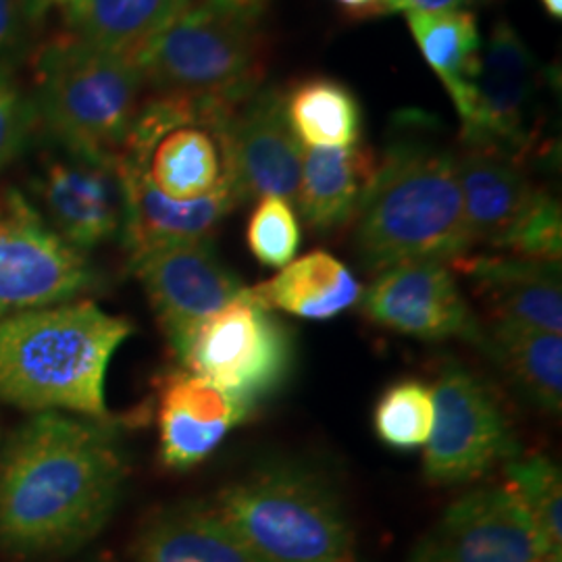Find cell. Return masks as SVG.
I'll use <instances>...</instances> for the list:
<instances>
[{"mask_svg": "<svg viewBox=\"0 0 562 562\" xmlns=\"http://www.w3.org/2000/svg\"><path fill=\"white\" fill-rule=\"evenodd\" d=\"M359 302L369 322L394 334L427 341L457 338L482 346L483 325L446 262H402L380 271Z\"/></svg>", "mask_w": 562, "mask_h": 562, "instance_id": "obj_14", "label": "cell"}, {"mask_svg": "<svg viewBox=\"0 0 562 562\" xmlns=\"http://www.w3.org/2000/svg\"><path fill=\"white\" fill-rule=\"evenodd\" d=\"M467 234L475 246L503 248L510 232L538 199V188L522 169L521 157L485 146H464L457 155Z\"/></svg>", "mask_w": 562, "mask_h": 562, "instance_id": "obj_18", "label": "cell"}, {"mask_svg": "<svg viewBox=\"0 0 562 562\" xmlns=\"http://www.w3.org/2000/svg\"><path fill=\"white\" fill-rule=\"evenodd\" d=\"M423 59L442 80L459 117L471 99V83L480 71L482 34L471 11L404 13Z\"/></svg>", "mask_w": 562, "mask_h": 562, "instance_id": "obj_25", "label": "cell"}, {"mask_svg": "<svg viewBox=\"0 0 562 562\" xmlns=\"http://www.w3.org/2000/svg\"><path fill=\"white\" fill-rule=\"evenodd\" d=\"M229 181L238 201L278 196L296 204L302 146L283 113V94L259 88L225 125Z\"/></svg>", "mask_w": 562, "mask_h": 562, "instance_id": "obj_15", "label": "cell"}, {"mask_svg": "<svg viewBox=\"0 0 562 562\" xmlns=\"http://www.w3.org/2000/svg\"><path fill=\"white\" fill-rule=\"evenodd\" d=\"M176 357L183 361L202 323L234 301L244 285L211 241L167 244L130 257Z\"/></svg>", "mask_w": 562, "mask_h": 562, "instance_id": "obj_11", "label": "cell"}, {"mask_svg": "<svg viewBox=\"0 0 562 562\" xmlns=\"http://www.w3.org/2000/svg\"><path fill=\"white\" fill-rule=\"evenodd\" d=\"M117 171L125 202L121 234L130 257L167 244L211 241L240 204L232 188H222L196 201H173L138 173L121 167Z\"/></svg>", "mask_w": 562, "mask_h": 562, "instance_id": "obj_19", "label": "cell"}, {"mask_svg": "<svg viewBox=\"0 0 562 562\" xmlns=\"http://www.w3.org/2000/svg\"><path fill=\"white\" fill-rule=\"evenodd\" d=\"M375 155L367 146L304 148L296 209L317 232H336L355 222L375 173Z\"/></svg>", "mask_w": 562, "mask_h": 562, "instance_id": "obj_22", "label": "cell"}, {"mask_svg": "<svg viewBox=\"0 0 562 562\" xmlns=\"http://www.w3.org/2000/svg\"><path fill=\"white\" fill-rule=\"evenodd\" d=\"M241 102L183 92L153 94L134 115L117 167L138 173L173 201H196L232 188L225 125Z\"/></svg>", "mask_w": 562, "mask_h": 562, "instance_id": "obj_7", "label": "cell"}, {"mask_svg": "<svg viewBox=\"0 0 562 562\" xmlns=\"http://www.w3.org/2000/svg\"><path fill=\"white\" fill-rule=\"evenodd\" d=\"M434 390L417 380L390 385L373 408V429L394 450H417L434 429Z\"/></svg>", "mask_w": 562, "mask_h": 562, "instance_id": "obj_28", "label": "cell"}, {"mask_svg": "<svg viewBox=\"0 0 562 562\" xmlns=\"http://www.w3.org/2000/svg\"><path fill=\"white\" fill-rule=\"evenodd\" d=\"M302 234L296 206L278 196L257 201V206L246 225V244L257 261L283 269L296 259Z\"/></svg>", "mask_w": 562, "mask_h": 562, "instance_id": "obj_30", "label": "cell"}, {"mask_svg": "<svg viewBox=\"0 0 562 562\" xmlns=\"http://www.w3.org/2000/svg\"><path fill=\"white\" fill-rule=\"evenodd\" d=\"M252 292L276 313L327 322L359 304L362 285L340 259L315 250L285 265L276 278L255 285Z\"/></svg>", "mask_w": 562, "mask_h": 562, "instance_id": "obj_23", "label": "cell"}, {"mask_svg": "<svg viewBox=\"0 0 562 562\" xmlns=\"http://www.w3.org/2000/svg\"><path fill=\"white\" fill-rule=\"evenodd\" d=\"M475 0H390L392 13H443L467 11Z\"/></svg>", "mask_w": 562, "mask_h": 562, "instance_id": "obj_34", "label": "cell"}, {"mask_svg": "<svg viewBox=\"0 0 562 562\" xmlns=\"http://www.w3.org/2000/svg\"><path fill=\"white\" fill-rule=\"evenodd\" d=\"M540 562H562V552H550Z\"/></svg>", "mask_w": 562, "mask_h": 562, "instance_id": "obj_38", "label": "cell"}, {"mask_svg": "<svg viewBox=\"0 0 562 562\" xmlns=\"http://www.w3.org/2000/svg\"><path fill=\"white\" fill-rule=\"evenodd\" d=\"M288 125L304 148H350L361 140L362 111L338 80L306 78L283 94Z\"/></svg>", "mask_w": 562, "mask_h": 562, "instance_id": "obj_26", "label": "cell"}, {"mask_svg": "<svg viewBox=\"0 0 562 562\" xmlns=\"http://www.w3.org/2000/svg\"><path fill=\"white\" fill-rule=\"evenodd\" d=\"M540 63L508 21H498L483 42L480 71L462 113L464 146L498 148L521 157L527 121L540 88Z\"/></svg>", "mask_w": 562, "mask_h": 562, "instance_id": "obj_13", "label": "cell"}, {"mask_svg": "<svg viewBox=\"0 0 562 562\" xmlns=\"http://www.w3.org/2000/svg\"><path fill=\"white\" fill-rule=\"evenodd\" d=\"M454 267L473 281L494 322L562 334L561 262L467 257Z\"/></svg>", "mask_w": 562, "mask_h": 562, "instance_id": "obj_20", "label": "cell"}, {"mask_svg": "<svg viewBox=\"0 0 562 562\" xmlns=\"http://www.w3.org/2000/svg\"><path fill=\"white\" fill-rule=\"evenodd\" d=\"M542 2L543 11L554 18V20H562V0H540Z\"/></svg>", "mask_w": 562, "mask_h": 562, "instance_id": "obj_37", "label": "cell"}, {"mask_svg": "<svg viewBox=\"0 0 562 562\" xmlns=\"http://www.w3.org/2000/svg\"><path fill=\"white\" fill-rule=\"evenodd\" d=\"M504 485L529 510L548 543L554 550H562L561 469L546 454H519L504 464Z\"/></svg>", "mask_w": 562, "mask_h": 562, "instance_id": "obj_29", "label": "cell"}, {"mask_svg": "<svg viewBox=\"0 0 562 562\" xmlns=\"http://www.w3.org/2000/svg\"><path fill=\"white\" fill-rule=\"evenodd\" d=\"M48 0H0V71H15L41 30Z\"/></svg>", "mask_w": 562, "mask_h": 562, "instance_id": "obj_33", "label": "cell"}, {"mask_svg": "<svg viewBox=\"0 0 562 562\" xmlns=\"http://www.w3.org/2000/svg\"><path fill=\"white\" fill-rule=\"evenodd\" d=\"M99 283L86 255L63 240L15 190L0 192V319L80 301Z\"/></svg>", "mask_w": 562, "mask_h": 562, "instance_id": "obj_10", "label": "cell"}, {"mask_svg": "<svg viewBox=\"0 0 562 562\" xmlns=\"http://www.w3.org/2000/svg\"><path fill=\"white\" fill-rule=\"evenodd\" d=\"M213 504L257 562H359L336 487L302 462L261 464L225 485Z\"/></svg>", "mask_w": 562, "mask_h": 562, "instance_id": "obj_4", "label": "cell"}, {"mask_svg": "<svg viewBox=\"0 0 562 562\" xmlns=\"http://www.w3.org/2000/svg\"><path fill=\"white\" fill-rule=\"evenodd\" d=\"M36 127L34 99L15 80V71H0V171L27 148Z\"/></svg>", "mask_w": 562, "mask_h": 562, "instance_id": "obj_32", "label": "cell"}, {"mask_svg": "<svg viewBox=\"0 0 562 562\" xmlns=\"http://www.w3.org/2000/svg\"><path fill=\"white\" fill-rule=\"evenodd\" d=\"M181 362L255 411L290 380L296 344L280 315L244 285L202 323Z\"/></svg>", "mask_w": 562, "mask_h": 562, "instance_id": "obj_8", "label": "cell"}, {"mask_svg": "<svg viewBox=\"0 0 562 562\" xmlns=\"http://www.w3.org/2000/svg\"><path fill=\"white\" fill-rule=\"evenodd\" d=\"M554 550L506 485L467 492L443 510L411 562H540Z\"/></svg>", "mask_w": 562, "mask_h": 562, "instance_id": "obj_12", "label": "cell"}, {"mask_svg": "<svg viewBox=\"0 0 562 562\" xmlns=\"http://www.w3.org/2000/svg\"><path fill=\"white\" fill-rule=\"evenodd\" d=\"M250 415L252 408L217 383L188 369L171 375L159 404V446L165 467L188 471L201 464Z\"/></svg>", "mask_w": 562, "mask_h": 562, "instance_id": "obj_17", "label": "cell"}, {"mask_svg": "<svg viewBox=\"0 0 562 562\" xmlns=\"http://www.w3.org/2000/svg\"><path fill=\"white\" fill-rule=\"evenodd\" d=\"M522 396L546 413L562 408V336L492 322L480 346Z\"/></svg>", "mask_w": 562, "mask_h": 562, "instance_id": "obj_24", "label": "cell"}, {"mask_svg": "<svg viewBox=\"0 0 562 562\" xmlns=\"http://www.w3.org/2000/svg\"><path fill=\"white\" fill-rule=\"evenodd\" d=\"M209 2H215V4H222L227 9H234V11H240L246 15H252V18H259L262 11L267 9L269 0H209Z\"/></svg>", "mask_w": 562, "mask_h": 562, "instance_id": "obj_36", "label": "cell"}, {"mask_svg": "<svg viewBox=\"0 0 562 562\" xmlns=\"http://www.w3.org/2000/svg\"><path fill=\"white\" fill-rule=\"evenodd\" d=\"M259 18L192 0L132 55L155 92L246 101L261 88L267 46Z\"/></svg>", "mask_w": 562, "mask_h": 562, "instance_id": "obj_6", "label": "cell"}, {"mask_svg": "<svg viewBox=\"0 0 562 562\" xmlns=\"http://www.w3.org/2000/svg\"><path fill=\"white\" fill-rule=\"evenodd\" d=\"M341 7L355 15H383L390 11V0H338Z\"/></svg>", "mask_w": 562, "mask_h": 562, "instance_id": "obj_35", "label": "cell"}, {"mask_svg": "<svg viewBox=\"0 0 562 562\" xmlns=\"http://www.w3.org/2000/svg\"><path fill=\"white\" fill-rule=\"evenodd\" d=\"M125 477L106 422L34 413L0 454V550L27 562L78 552L111 521Z\"/></svg>", "mask_w": 562, "mask_h": 562, "instance_id": "obj_1", "label": "cell"}, {"mask_svg": "<svg viewBox=\"0 0 562 562\" xmlns=\"http://www.w3.org/2000/svg\"><path fill=\"white\" fill-rule=\"evenodd\" d=\"M136 562H257L213 503L155 510L134 536Z\"/></svg>", "mask_w": 562, "mask_h": 562, "instance_id": "obj_21", "label": "cell"}, {"mask_svg": "<svg viewBox=\"0 0 562 562\" xmlns=\"http://www.w3.org/2000/svg\"><path fill=\"white\" fill-rule=\"evenodd\" d=\"M431 390L436 415L423 457V473L429 482H480L521 454L501 402L475 373L450 362Z\"/></svg>", "mask_w": 562, "mask_h": 562, "instance_id": "obj_9", "label": "cell"}, {"mask_svg": "<svg viewBox=\"0 0 562 562\" xmlns=\"http://www.w3.org/2000/svg\"><path fill=\"white\" fill-rule=\"evenodd\" d=\"M192 0H76L65 7L69 34L104 50L134 55Z\"/></svg>", "mask_w": 562, "mask_h": 562, "instance_id": "obj_27", "label": "cell"}, {"mask_svg": "<svg viewBox=\"0 0 562 562\" xmlns=\"http://www.w3.org/2000/svg\"><path fill=\"white\" fill-rule=\"evenodd\" d=\"M355 223L357 255L375 273L402 262L464 261L473 244L462 215L457 155L425 142L390 146Z\"/></svg>", "mask_w": 562, "mask_h": 562, "instance_id": "obj_3", "label": "cell"}, {"mask_svg": "<svg viewBox=\"0 0 562 562\" xmlns=\"http://www.w3.org/2000/svg\"><path fill=\"white\" fill-rule=\"evenodd\" d=\"M36 192L48 225L81 252L113 240L123 229L125 202L117 159L63 150L44 162Z\"/></svg>", "mask_w": 562, "mask_h": 562, "instance_id": "obj_16", "label": "cell"}, {"mask_svg": "<svg viewBox=\"0 0 562 562\" xmlns=\"http://www.w3.org/2000/svg\"><path fill=\"white\" fill-rule=\"evenodd\" d=\"M501 250L531 261L561 262V202L554 201V196L542 190Z\"/></svg>", "mask_w": 562, "mask_h": 562, "instance_id": "obj_31", "label": "cell"}, {"mask_svg": "<svg viewBox=\"0 0 562 562\" xmlns=\"http://www.w3.org/2000/svg\"><path fill=\"white\" fill-rule=\"evenodd\" d=\"M132 331L83 299L0 319V401L106 422V371Z\"/></svg>", "mask_w": 562, "mask_h": 562, "instance_id": "obj_2", "label": "cell"}, {"mask_svg": "<svg viewBox=\"0 0 562 562\" xmlns=\"http://www.w3.org/2000/svg\"><path fill=\"white\" fill-rule=\"evenodd\" d=\"M55 2H60V4H63V7H69V4H74V2H76V0H55Z\"/></svg>", "mask_w": 562, "mask_h": 562, "instance_id": "obj_39", "label": "cell"}, {"mask_svg": "<svg viewBox=\"0 0 562 562\" xmlns=\"http://www.w3.org/2000/svg\"><path fill=\"white\" fill-rule=\"evenodd\" d=\"M144 78L132 55L67 34L36 60L34 106L42 132L63 150L117 159L140 106Z\"/></svg>", "mask_w": 562, "mask_h": 562, "instance_id": "obj_5", "label": "cell"}]
</instances>
